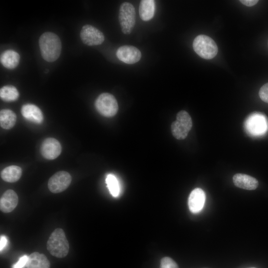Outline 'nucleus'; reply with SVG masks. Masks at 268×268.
<instances>
[{
    "label": "nucleus",
    "mask_w": 268,
    "mask_h": 268,
    "mask_svg": "<svg viewBox=\"0 0 268 268\" xmlns=\"http://www.w3.org/2000/svg\"><path fill=\"white\" fill-rule=\"evenodd\" d=\"M192 126V120L190 115L186 111L181 110L177 113L176 120L171 124L172 134L176 139H184L187 136Z\"/></svg>",
    "instance_id": "4"
},
{
    "label": "nucleus",
    "mask_w": 268,
    "mask_h": 268,
    "mask_svg": "<svg viewBox=\"0 0 268 268\" xmlns=\"http://www.w3.org/2000/svg\"><path fill=\"white\" fill-rule=\"evenodd\" d=\"M248 132L253 135H261L268 130V120L267 117L259 112L249 115L245 122Z\"/></svg>",
    "instance_id": "7"
},
{
    "label": "nucleus",
    "mask_w": 268,
    "mask_h": 268,
    "mask_svg": "<svg viewBox=\"0 0 268 268\" xmlns=\"http://www.w3.org/2000/svg\"><path fill=\"white\" fill-rule=\"evenodd\" d=\"M155 3L153 0H142L139 6V14L143 21H148L153 17Z\"/></svg>",
    "instance_id": "18"
},
{
    "label": "nucleus",
    "mask_w": 268,
    "mask_h": 268,
    "mask_svg": "<svg viewBox=\"0 0 268 268\" xmlns=\"http://www.w3.org/2000/svg\"><path fill=\"white\" fill-rule=\"evenodd\" d=\"M21 113L25 119L33 123L41 124L43 121V113L35 105H24L21 108Z\"/></svg>",
    "instance_id": "14"
},
{
    "label": "nucleus",
    "mask_w": 268,
    "mask_h": 268,
    "mask_svg": "<svg viewBox=\"0 0 268 268\" xmlns=\"http://www.w3.org/2000/svg\"><path fill=\"white\" fill-rule=\"evenodd\" d=\"M119 21L122 31L125 34H130L135 23V11L130 2H124L120 6Z\"/></svg>",
    "instance_id": "5"
},
{
    "label": "nucleus",
    "mask_w": 268,
    "mask_h": 268,
    "mask_svg": "<svg viewBox=\"0 0 268 268\" xmlns=\"http://www.w3.org/2000/svg\"><path fill=\"white\" fill-rule=\"evenodd\" d=\"M62 151L60 143L56 139L49 137L45 139L41 146V153L46 159L53 160L58 157Z\"/></svg>",
    "instance_id": "11"
},
{
    "label": "nucleus",
    "mask_w": 268,
    "mask_h": 268,
    "mask_svg": "<svg viewBox=\"0 0 268 268\" xmlns=\"http://www.w3.org/2000/svg\"><path fill=\"white\" fill-rule=\"evenodd\" d=\"M160 268H179V267L172 259L166 257L161 260Z\"/></svg>",
    "instance_id": "23"
},
{
    "label": "nucleus",
    "mask_w": 268,
    "mask_h": 268,
    "mask_svg": "<svg viewBox=\"0 0 268 268\" xmlns=\"http://www.w3.org/2000/svg\"><path fill=\"white\" fill-rule=\"evenodd\" d=\"M22 175L21 168L16 165H11L3 169L0 173L2 179L7 182L17 181Z\"/></svg>",
    "instance_id": "19"
},
{
    "label": "nucleus",
    "mask_w": 268,
    "mask_h": 268,
    "mask_svg": "<svg viewBox=\"0 0 268 268\" xmlns=\"http://www.w3.org/2000/svg\"><path fill=\"white\" fill-rule=\"evenodd\" d=\"M28 256L27 255H24L21 257L18 260V261L13 266V268H23L26 265Z\"/></svg>",
    "instance_id": "25"
},
{
    "label": "nucleus",
    "mask_w": 268,
    "mask_h": 268,
    "mask_svg": "<svg viewBox=\"0 0 268 268\" xmlns=\"http://www.w3.org/2000/svg\"><path fill=\"white\" fill-rule=\"evenodd\" d=\"M16 121V114L11 110L3 109L0 111V125L4 129L8 130L14 127Z\"/></svg>",
    "instance_id": "20"
},
{
    "label": "nucleus",
    "mask_w": 268,
    "mask_h": 268,
    "mask_svg": "<svg viewBox=\"0 0 268 268\" xmlns=\"http://www.w3.org/2000/svg\"><path fill=\"white\" fill-rule=\"evenodd\" d=\"M26 268H50V263L43 254L34 252L28 256Z\"/></svg>",
    "instance_id": "16"
},
{
    "label": "nucleus",
    "mask_w": 268,
    "mask_h": 268,
    "mask_svg": "<svg viewBox=\"0 0 268 268\" xmlns=\"http://www.w3.org/2000/svg\"><path fill=\"white\" fill-rule=\"evenodd\" d=\"M233 181L237 187L247 190H255L259 185L256 178L244 174H236L233 177Z\"/></svg>",
    "instance_id": "15"
},
{
    "label": "nucleus",
    "mask_w": 268,
    "mask_h": 268,
    "mask_svg": "<svg viewBox=\"0 0 268 268\" xmlns=\"http://www.w3.org/2000/svg\"><path fill=\"white\" fill-rule=\"evenodd\" d=\"M259 95L260 98L268 103V82L263 85L260 88Z\"/></svg>",
    "instance_id": "24"
},
{
    "label": "nucleus",
    "mask_w": 268,
    "mask_h": 268,
    "mask_svg": "<svg viewBox=\"0 0 268 268\" xmlns=\"http://www.w3.org/2000/svg\"><path fill=\"white\" fill-rule=\"evenodd\" d=\"M80 36L82 42L88 46L100 45L105 39L102 32L90 25H85L82 27Z\"/></svg>",
    "instance_id": "9"
},
{
    "label": "nucleus",
    "mask_w": 268,
    "mask_h": 268,
    "mask_svg": "<svg viewBox=\"0 0 268 268\" xmlns=\"http://www.w3.org/2000/svg\"><path fill=\"white\" fill-rule=\"evenodd\" d=\"M71 177L67 172L59 171L49 180L48 187L53 193H59L66 190L70 184Z\"/></svg>",
    "instance_id": "8"
},
{
    "label": "nucleus",
    "mask_w": 268,
    "mask_h": 268,
    "mask_svg": "<svg viewBox=\"0 0 268 268\" xmlns=\"http://www.w3.org/2000/svg\"><path fill=\"white\" fill-rule=\"evenodd\" d=\"M116 55L119 60L128 64L136 63L141 57V52L137 48L129 45L119 47L117 50Z\"/></svg>",
    "instance_id": "10"
},
{
    "label": "nucleus",
    "mask_w": 268,
    "mask_h": 268,
    "mask_svg": "<svg viewBox=\"0 0 268 268\" xmlns=\"http://www.w3.org/2000/svg\"><path fill=\"white\" fill-rule=\"evenodd\" d=\"M46 246L49 253L54 257L63 258L67 256L69 246L64 230L60 228L55 229L50 236Z\"/></svg>",
    "instance_id": "2"
},
{
    "label": "nucleus",
    "mask_w": 268,
    "mask_h": 268,
    "mask_svg": "<svg viewBox=\"0 0 268 268\" xmlns=\"http://www.w3.org/2000/svg\"><path fill=\"white\" fill-rule=\"evenodd\" d=\"M256 268L252 267V268Z\"/></svg>",
    "instance_id": "28"
},
{
    "label": "nucleus",
    "mask_w": 268,
    "mask_h": 268,
    "mask_svg": "<svg viewBox=\"0 0 268 268\" xmlns=\"http://www.w3.org/2000/svg\"><path fill=\"white\" fill-rule=\"evenodd\" d=\"M18 198L16 193L12 190H6L0 199V209L4 213L11 212L16 207Z\"/></svg>",
    "instance_id": "13"
},
{
    "label": "nucleus",
    "mask_w": 268,
    "mask_h": 268,
    "mask_svg": "<svg viewBox=\"0 0 268 268\" xmlns=\"http://www.w3.org/2000/svg\"><path fill=\"white\" fill-rule=\"evenodd\" d=\"M240 1L244 5L247 6H252L256 4L259 0H241Z\"/></svg>",
    "instance_id": "26"
},
{
    "label": "nucleus",
    "mask_w": 268,
    "mask_h": 268,
    "mask_svg": "<svg viewBox=\"0 0 268 268\" xmlns=\"http://www.w3.org/2000/svg\"><path fill=\"white\" fill-rule=\"evenodd\" d=\"M20 60L19 55L15 51L8 50L0 55V63L5 67L13 69L17 66Z\"/></svg>",
    "instance_id": "17"
},
{
    "label": "nucleus",
    "mask_w": 268,
    "mask_h": 268,
    "mask_svg": "<svg viewBox=\"0 0 268 268\" xmlns=\"http://www.w3.org/2000/svg\"><path fill=\"white\" fill-rule=\"evenodd\" d=\"M39 45L42 57L47 62L55 61L61 54V41L55 33L47 32L42 34L39 39Z\"/></svg>",
    "instance_id": "1"
},
{
    "label": "nucleus",
    "mask_w": 268,
    "mask_h": 268,
    "mask_svg": "<svg viewBox=\"0 0 268 268\" xmlns=\"http://www.w3.org/2000/svg\"><path fill=\"white\" fill-rule=\"evenodd\" d=\"M106 183L111 194L114 197H118L120 186L117 178L112 174H108L106 178Z\"/></svg>",
    "instance_id": "22"
},
{
    "label": "nucleus",
    "mask_w": 268,
    "mask_h": 268,
    "mask_svg": "<svg viewBox=\"0 0 268 268\" xmlns=\"http://www.w3.org/2000/svg\"><path fill=\"white\" fill-rule=\"evenodd\" d=\"M95 106L101 115L106 117L115 116L118 111V104L116 98L108 93L101 94L95 101Z\"/></svg>",
    "instance_id": "6"
},
{
    "label": "nucleus",
    "mask_w": 268,
    "mask_h": 268,
    "mask_svg": "<svg viewBox=\"0 0 268 268\" xmlns=\"http://www.w3.org/2000/svg\"><path fill=\"white\" fill-rule=\"evenodd\" d=\"M7 243V239L4 236H1L0 238V250L1 251L5 246Z\"/></svg>",
    "instance_id": "27"
},
{
    "label": "nucleus",
    "mask_w": 268,
    "mask_h": 268,
    "mask_svg": "<svg viewBox=\"0 0 268 268\" xmlns=\"http://www.w3.org/2000/svg\"><path fill=\"white\" fill-rule=\"evenodd\" d=\"M205 201L204 191L200 188H196L190 194L188 199V205L191 212L197 213L203 207Z\"/></svg>",
    "instance_id": "12"
},
{
    "label": "nucleus",
    "mask_w": 268,
    "mask_h": 268,
    "mask_svg": "<svg viewBox=\"0 0 268 268\" xmlns=\"http://www.w3.org/2000/svg\"><path fill=\"white\" fill-rule=\"evenodd\" d=\"M193 47L200 57L206 60L213 58L218 53V47L214 41L205 35L197 36L193 41Z\"/></svg>",
    "instance_id": "3"
},
{
    "label": "nucleus",
    "mask_w": 268,
    "mask_h": 268,
    "mask_svg": "<svg viewBox=\"0 0 268 268\" xmlns=\"http://www.w3.org/2000/svg\"><path fill=\"white\" fill-rule=\"evenodd\" d=\"M0 98L6 102L14 101L19 97V92L15 87L5 85L0 89Z\"/></svg>",
    "instance_id": "21"
}]
</instances>
